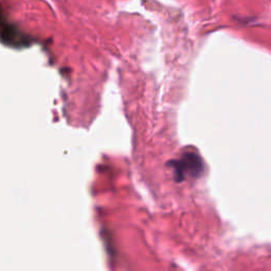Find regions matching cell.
<instances>
[{
    "mask_svg": "<svg viewBox=\"0 0 271 271\" xmlns=\"http://www.w3.org/2000/svg\"><path fill=\"white\" fill-rule=\"evenodd\" d=\"M1 40L3 44L15 48L26 47L30 43L28 36L24 35L15 24L5 21L4 16H2L1 20Z\"/></svg>",
    "mask_w": 271,
    "mask_h": 271,
    "instance_id": "cell-2",
    "label": "cell"
},
{
    "mask_svg": "<svg viewBox=\"0 0 271 271\" xmlns=\"http://www.w3.org/2000/svg\"><path fill=\"white\" fill-rule=\"evenodd\" d=\"M171 166L174 169L177 181H182L186 175L200 176L203 171L202 160L196 153H185L179 160L172 162Z\"/></svg>",
    "mask_w": 271,
    "mask_h": 271,
    "instance_id": "cell-1",
    "label": "cell"
}]
</instances>
